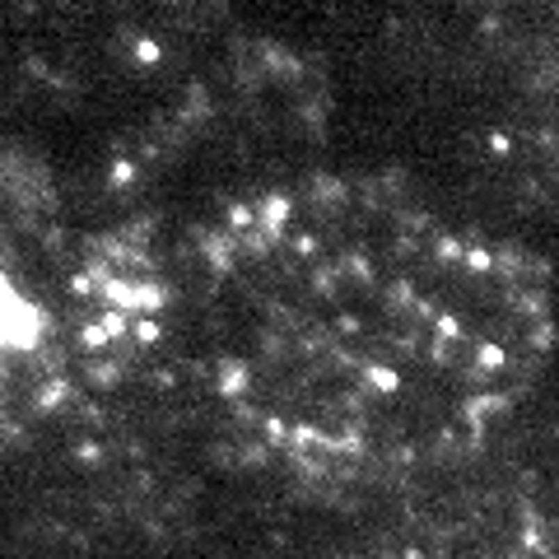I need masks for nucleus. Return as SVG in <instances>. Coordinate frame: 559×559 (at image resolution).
<instances>
[{
  "label": "nucleus",
  "mask_w": 559,
  "mask_h": 559,
  "mask_svg": "<svg viewBox=\"0 0 559 559\" xmlns=\"http://www.w3.org/2000/svg\"><path fill=\"white\" fill-rule=\"evenodd\" d=\"M33 331H38V312L24 303V294L15 289L10 270L0 266V368H5V355L29 350Z\"/></svg>",
  "instance_id": "obj_1"
}]
</instances>
